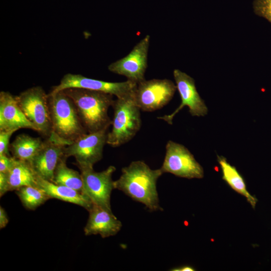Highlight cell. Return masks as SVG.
I'll list each match as a JSON object with an SVG mask.
<instances>
[{"instance_id": "21", "label": "cell", "mask_w": 271, "mask_h": 271, "mask_svg": "<svg viewBox=\"0 0 271 271\" xmlns=\"http://www.w3.org/2000/svg\"><path fill=\"white\" fill-rule=\"evenodd\" d=\"M24 207L28 210H34L51 199L47 193L38 186L22 187L16 191Z\"/></svg>"}, {"instance_id": "27", "label": "cell", "mask_w": 271, "mask_h": 271, "mask_svg": "<svg viewBox=\"0 0 271 271\" xmlns=\"http://www.w3.org/2000/svg\"><path fill=\"white\" fill-rule=\"evenodd\" d=\"M172 271H194L195 269L189 265H184L178 267H175L171 269Z\"/></svg>"}, {"instance_id": "26", "label": "cell", "mask_w": 271, "mask_h": 271, "mask_svg": "<svg viewBox=\"0 0 271 271\" xmlns=\"http://www.w3.org/2000/svg\"><path fill=\"white\" fill-rule=\"evenodd\" d=\"M9 218L5 210L0 206V228L5 227L9 222Z\"/></svg>"}, {"instance_id": "25", "label": "cell", "mask_w": 271, "mask_h": 271, "mask_svg": "<svg viewBox=\"0 0 271 271\" xmlns=\"http://www.w3.org/2000/svg\"><path fill=\"white\" fill-rule=\"evenodd\" d=\"M8 185L5 173H0V196L2 197L8 192Z\"/></svg>"}, {"instance_id": "14", "label": "cell", "mask_w": 271, "mask_h": 271, "mask_svg": "<svg viewBox=\"0 0 271 271\" xmlns=\"http://www.w3.org/2000/svg\"><path fill=\"white\" fill-rule=\"evenodd\" d=\"M36 127L26 117L20 107L16 96L7 91L0 92V130Z\"/></svg>"}, {"instance_id": "17", "label": "cell", "mask_w": 271, "mask_h": 271, "mask_svg": "<svg viewBox=\"0 0 271 271\" xmlns=\"http://www.w3.org/2000/svg\"><path fill=\"white\" fill-rule=\"evenodd\" d=\"M5 174L9 191H16L24 186H37V175L29 162L16 159L12 168Z\"/></svg>"}, {"instance_id": "12", "label": "cell", "mask_w": 271, "mask_h": 271, "mask_svg": "<svg viewBox=\"0 0 271 271\" xmlns=\"http://www.w3.org/2000/svg\"><path fill=\"white\" fill-rule=\"evenodd\" d=\"M173 76L181 99V104L171 114L159 116L158 118L172 124L174 117L185 106L189 107V111L192 116L206 115L208 109L196 89L194 79L179 69L174 70Z\"/></svg>"}, {"instance_id": "24", "label": "cell", "mask_w": 271, "mask_h": 271, "mask_svg": "<svg viewBox=\"0 0 271 271\" xmlns=\"http://www.w3.org/2000/svg\"><path fill=\"white\" fill-rule=\"evenodd\" d=\"M15 160L13 156L0 155V173H7L13 167Z\"/></svg>"}, {"instance_id": "9", "label": "cell", "mask_w": 271, "mask_h": 271, "mask_svg": "<svg viewBox=\"0 0 271 271\" xmlns=\"http://www.w3.org/2000/svg\"><path fill=\"white\" fill-rule=\"evenodd\" d=\"M79 169L83 183L84 193L94 204L112 213L110 197L114 187L112 176L116 168L110 166L101 172H96L93 168H81Z\"/></svg>"}, {"instance_id": "3", "label": "cell", "mask_w": 271, "mask_h": 271, "mask_svg": "<svg viewBox=\"0 0 271 271\" xmlns=\"http://www.w3.org/2000/svg\"><path fill=\"white\" fill-rule=\"evenodd\" d=\"M48 94L52 133L68 146L87 133L73 101L63 90Z\"/></svg>"}, {"instance_id": "10", "label": "cell", "mask_w": 271, "mask_h": 271, "mask_svg": "<svg viewBox=\"0 0 271 271\" xmlns=\"http://www.w3.org/2000/svg\"><path fill=\"white\" fill-rule=\"evenodd\" d=\"M137 83L127 80L120 82L104 81L85 77L80 74L67 73L63 76L60 83L52 88L56 92L70 88H78L101 91L123 98L132 95Z\"/></svg>"}, {"instance_id": "15", "label": "cell", "mask_w": 271, "mask_h": 271, "mask_svg": "<svg viewBox=\"0 0 271 271\" xmlns=\"http://www.w3.org/2000/svg\"><path fill=\"white\" fill-rule=\"evenodd\" d=\"M88 212L89 217L84 228L85 235L99 234L106 238L116 235L120 230L122 223L113 213L95 204Z\"/></svg>"}, {"instance_id": "22", "label": "cell", "mask_w": 271, "mask_h": 271, "mask_svg": "<svg viewBox=\"0 0 271 271\" xmlns=\"http://www.w3.org/2000/svg\"><path fill=\"white\" fill-rule=\"evenodd\" d=\"M253 8L257 15L271 23V0H254Z\"/></svg>"}, {"instance_id": "4", "label": "cell", "mask_w": 271, "mask_h": 271, "mask_svg": "<svg viewBox=\"0 0 271 271\" xmlns=\"http://www.w3.org/2000/svg\"><path fill=\"white\" fill-rule=\"evenodd\" d=\"M132 95L114 100L112 128L108 132L106 141V144L112 147L127 143L141 128V109L134 102Z\"/></svg>"}, {"instance_id": "16", "label": "cell", "mask_w": 271, "mask_h": 271, "mask_svg": "<svg viewBox=\"0 0 271 271\" xmlns=\"http://www.w3.org/2000/svg\"><path fill=\"white\" fill-rule=\"evenodd\" d=\"M37 186L43 189L51 198L57 199L65 202L80 206L88 211L94 204L84 193L68 187L56 184L44 180L37 175Z\"/></svg>"}, {"instance_id": "11", "label": "cell", "mask_w": 271, "mask_h": 271, "mask_svg": "<svg viewBox=\"0 0 271 271\" xmlns=\"http://www.w3.org/2000/svg\"><path fill=\"white\" fill-rule=\"evenodd\" d=\"M150 43V36L147 35L126 56L110 64L108 69L137 84L145 80Z\"/></svg>"}, {"instance_id": "20", "label": "cell", "mask_w": 271, "mask_h": 271, "mask_svg": "<svg viewBox=\"0 0 271 271\" xmlns=\"http://www.w3.org/2000/svg\"><path fill=\"white\" fill-rule=\"evenodd\" d=\"M67 159L64 156L59 160L54 171L52 182L57 185L68 187L84 193L81 174L78 171L69 168L67 166Z\"/></svg>"}, {"instance_id": "18", "label": "cell", "mask_w": 271, "mask_h": 271, "mask_svg": "<svg viewBox=\"0 0 271 271\" xmlns=\"http://www.w3.org/2000/svg\"><path fill=\"white\" fill-rule=\"evenodd\" d=\"M217 162L222 171V179L235 192L244 196L254 209L257 200L247 190L244 180L236 168L230 165L223 156L218 155Z\"/></svg>"}, {"instance_id": "5", "label": "cell", "mask_w": 271, "mask_h": 271, "mask_svg": "<svg viewBox=\"0 0 271 271\" xmlns=\"http://www.w3.org/2000/svg\"><path fill=\"white\" fill-rule=\"evenodd\" d=\"M21 110L37 131L46 138L51 136L52 126L48 94L41 86L30 88L16 96Z\"/></svg>"}, {"instance_id": "1", "label": "cell", "mask_w": 271, "mask_h": 271, "mask_svg": "<svg viewBox=\"0 0 271 271\" xmlns=\"http://www.w3.org/2000/svg\"><path fill=\"white\" fill-rule=\"evenodd\" d=\"M163 174L161 168L153 170L144 161H132L122 168L120 177L114 181V189L143 204L150 211H162L157 182Z\"/></svg>"}, {"instance_id": "19", "label": "cell", "mask_w": 271, "mask_h": 271, "mask_svg": "<svg viewBox=\"0 0 271 271\" xmlns=\"http://www.w3.org/2000/svg\"><path fill=\"white\" fill-rule=\"evenodd\" d=\"M43 141L40 138L20 134L10 144V151L15 159L30 163L41 148Z\"/></svg>"}, {"instance_id": "6", "label": "cell", "mask_w": 271, "mask_h": 271, "mask_svg": "<svg viewBox=\"0 0 271 271\" xmlns=\"http://www.w3.org/2000/svg\"><path fill=\"white\" fill-rule=\"evenodd\" d=\"M176 90V85L169 79H145L137 84L132 98L141 110L152 112L166 105Z\"/></svg>"}, {"instance_id": "7", "label": "cell", "mask_w": 271, "mask_h": 271, "mask_svg": "<svg viewBox=\"0 0 271 271\" xmlns=\"http://www.w3.org/2000/svg\"><path fill=\"white\" fill-rule=\"evenodd\" d=\"M108 129L84 134L65 147L64 156L67 158L73 157L79 169L93 168L94 165L102 158Z\"/></svg>"}, {"instance_id": "8", "label": "cell", "mask_w": 271, "mask_h": 271, "mask_svg": "<svg viewBox=\"0 0 271 271\" xmlns=\"http://www.w3.org/2000/svg\"><path fill=\"white\" fill-rule=\"evenodd\" d=\"M163 173H169L187 179H201L204 170L194 156L184 146L169 141L166 146V154L162 167Z\"/></svg>"}, {"instance_id": "13", "label": "cell", "mask_w": 271, "mask_h": 271, "mask_svg": "<svg viewBox=\"0 0 271 271\" xmlns=\"http://www.w3.org/2000/svg\"><path fill=\"white\" fill-rule=\"evenodd\" d=\"M67 145L53 133L43 141V145L30 163L39 177L52 182L55 168L64 155Z\"/></svg>"}, {"instance_id": "23", "label": "cell", "mask_w": 271, "mask_h": 271, "mask_svg": "<svg viewBox=\"0 0 271 271\" xmlns=\"http://www.w3.org/2000/svg\"><path fill=\"white\" fill-rule=\"evenodd\" d=\"M17 129L0 130V155L10 156V140L12 135Z\"/></svg>"}, {"instance_id": "2", "label": "cell", "mask_w": 271, "mask_h": 271, "mask_svg": "<svg viewBox=\"0 0 271 271\" xmlns=\"http://www.w3.org/2000/svg\"><path fill=\"white\" fill-rule=\"evenodd\" d=\"M73 101L87 133L109 128L112 120L108 111L114 100L111 94L92 90L70 88L63 90Z\"/></svg>"}]
</instances>
